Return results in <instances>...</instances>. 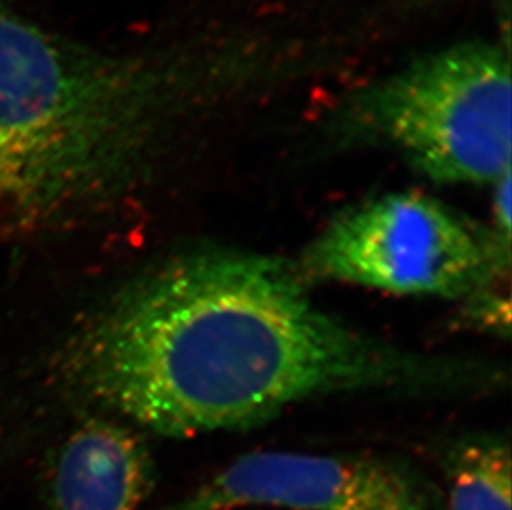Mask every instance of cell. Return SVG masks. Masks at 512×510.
Masks as SVG:
<instances>
[{"label":"cell","mask_w":512,"mask_h":510,"mask_svg":"<svg viewBox=\"0 0 512 510\" xmlns=\"http://www.w3.org/2000/svg\"><path fill=\"white\" fill-rule=\"evenodd\" d=\"M294 262L237 249L165 260L116 294L68 350L92 403L168 438L266 423L314 396L488 381L484 366L421 357L325 312Z\"/></svg>","instance_id":"6da1fadb"},{"label":"cell","mask_w":512,"mask_h":510,"mask_svg":"<svg viewBox=\"0 0 512 510\" xmlns=\"http://www.w3.org/2000/svg\"><path fill=\"white\" fill-rule=\"evenodd\" d=\"M183 67L88 49L0 4V216L105 198L143 171L183 105Z\"/></svg>","instance_id":"7a4b0ae2"},{"label":"cell","mask_w":512,"mask_h":510,"mask_svg":"<svg viewBox=\"0 0 512 510\" xmlns=\"http://www.w3.org/2000/svg\"><path fill=\"white\" fill-rule=\"evenodd\" d=\"M297 267L307 280L466 300L509 279L511 246L438 199L392 193L335 217Z\"/></svg>","instance_id":"3957f363"},{"label":"cell","mask_w":512,"mask_h":510,"mask_svg":"<svg viewBox=\"0 0 512 510\" xmlns=\"http://www.w3.org/2000/svg\"><path fill=\"white\" fill-rule=\"evenodd\" d=\"M365 128L441 183L494 184L511 171V65L493 45H459L373 88Z\"/></svg>","instance_id":"277c9868"},{"label":"cell","mask_w":512,"mask_h":510,"mask_svg":"<svg viewBox=\"0 0 512 510\" xmlns=\"http://www.w3.org/2000/svg\"><path fill=\"white\" fill-rule=\"evenodd\" d=\"M443 510L433 482L400 459L377 454L257 451L234 459L161 510Z\"/></svg>","instance_id":"5b68a950"},{"label":"cell","mask_w":512,"mask_h":510,"mask_svg":"<svg viewBox=\"0 0 512 510\" xmlns=\"http://www.w3.org/2000/svg\"><path fill=\"white\" fill-rule=\"evenodd\" d=\"M153 484L155 467L140 436L112 419H88L55 456L47 510H135Z\"/></svg>","instance_id":"8992f818"},{"label":"cell","mask_w":512,"mask_h":510,"mask_svg":"<svg viewBox=\"0 0 512 510\" xmlns=\"http://www.w3.org/2000/svg\"><path fill=\"white\" fill-rule=\"evenodd\" d=\"M511 444L478 436L456 444L446 456L448 510H512Z\"/></svg>","instance_id":"52a82bcc"},{"label":"cell","mask_w":512,"mask_h":510,"mask_svg":"<svg viewBox=\"0 0 512 510\" xmlns=\"http://www.w3.org/2000/svg\"><path fill=\"white\" fill-rule=\"evenodd\" d=\"M493 224L491 231L511 246V171L494 183Z\"/></svg>","instance_id":"ba28073f"}]
</instances>
